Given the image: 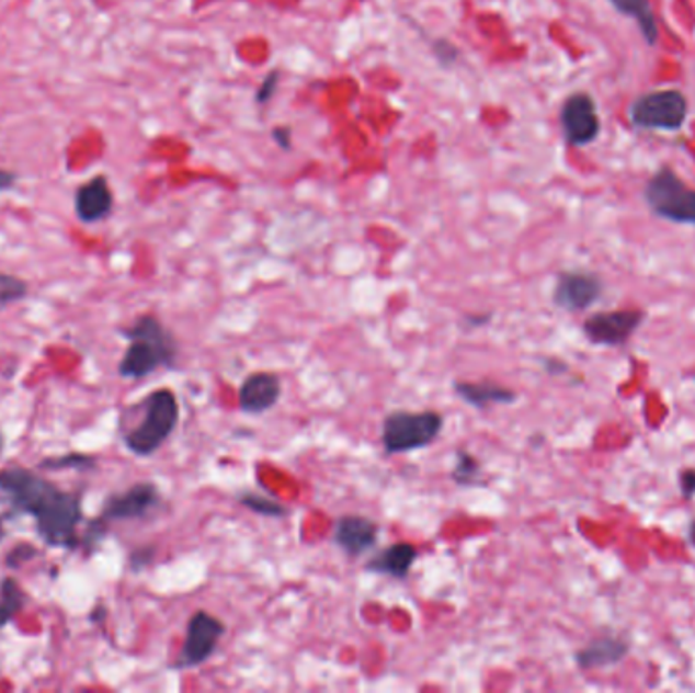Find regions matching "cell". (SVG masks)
<instances>
[{
	"label": "cell",
	"mask_w": 695,
	"mask_h": 693,
	"mask_svg": "<svg viewBox=\"0 0 695 693\" xmlns=\"http://www.w3.org/2000/svg\"><path fill=\"white\" fill-rule=\"evenodd\" d=\"M647 314L642 309H616L599 311L584 319V336L594 346H625L645 323Z\"/></svg>",
	"instance_id": "9"
},
{
	"label": "cell",
	"mask_w": 695,
	"mask_h": 693,
	"mask_svg": "<svg viewBox=\"0 0 695 693\" xmlns=\"http://www.w3.org/2000/svg\"><path fill=\"white\" fill-rule=\"evenodd\" d=\"M454 393L474 409L485 411L492 405H513L516 393L494 380H454Z\"/></svg>",
	"instance_id": "17"
},
{
	"label": "cell",
	"mask_w": 695,
	"mask_h": 693,
	"mask_svg": "<svg viewBox=\"0 0 695 693\" xmlns=\"http://www.w3.org/2000/svg\"><path fill=\"white\" fill-rule=\"evenodd\" d=\"M96 459L84 454H66L39 462V470H94Z\"/></svg>",
	"instance_id": "23"
},
{
	"label": "cell",
	"mask_w": 695,
	"mask_h": 693,
	"mask_svg": "<svg viewBox=\"0 0 695 693\" xmlns=\"http://www.w3.org/2000/svg\"><path fill=\"white\" fill-rule=\"evenodd\" d=\"M237 502L240 507L252 511V513L269 516V519H283V516H289V513H292V511H289L285 504H281L278 500L269 499V497L257 495V492H240L237 497Z\"/></svg>",
	"instance_id": "21"
},
{
	"label": "cell",
	"mask_w": 695,
	"mask_h": 693,
	"mask_svg": "<svg viewBox=\"0 0 695 693\" xmlns=\"http://www.w3.org/2000/svg\"><path fill=\"white\" fill-rule=\"evenodd\" d=\"M0 490L11 499L16 514L33 516L35 531L47 547L82 549L78 533L84 519L82 495L64 490L19 464L0 470Z\"/></svg>",
	"instance_id": "1"
},
{
	"label": "cell",
	"mask_w": 695,
	"mask_h": 693,
	"mask_svg": "<svg viewBox=\"0 0 695 693\" xmlns=\"http://www.w3.org/2000/svg\"><path fill=\"white\" fill-rule=\"evenodd\" d=\"M444 430V416L440 411H390L383 419L380 442L389 456L409 454L432 445Z\"/></svg>",
	"instance_id": "4"
},
{
	"label": "cell",
	"mask_w": 695,
	"mask_h": 693,
	"mask_svg": "<svg viewBox=\"0 0 695 693\" xmlns=\"http://www.w3.org/2000/svg\"><path fill=\"white\" fill-rule=\"evenodd\" d=\"M126 413L139 419H121V438L126 450L137 458L157 454L180 423V401L171 388H157Z\"/></svg>",
	"instance_id": "2"
},
{
	"label": "cell",
	"mask_w": 695,
	"mask_h": 693,
	"mask_svg": "<svg viewBox=\"0 0 695 693\" xmlns=\"http://www.w3.org/2000/svg\"><path fill=\"white\" fill-rule=\"evenodd\" d=\"M433 56L440 61L442 68H452L459 59V49L447 39H437L433 43Z\"/></svg>",
	"instance_id": "24"
},
{
	"label": "cell",
	"mask_w": 695,
	"mask_h": 693,
	"mask_svg": "<svg viewBox=\"0 0 695 693\" xmlns=\"http://www.w3.org/2000/svg\"><path fill=\"white\" fill-rule=\"evenodd\" d=\"M278 80H281V71L278 70H271L264 76L263 83H261V88L257 92V104L263 106V104L273 100L275 92H277Z\"/></svg>",
	"instance_id": "25"
},
{
	"label": "cell",
	"mask_w": 695,
	"mask_h": 693,
	"mask_svg": "<svg viewBox=\"0 0 695 693\" xmlns=\"http://www.w3.org/2000/svg\"><path fill=\"white\" fill-rule=\"evenodd\" d=\"M543 364H545V371L549 375H563V373L570 371V366L566 362L557 361V359H545Z\"/></svg>",
	"instance_id": "32"
},
{
	"label": "cell",
	"mask_w": 695,
	"mask_h": 693,
	"mask_svg": "<svg viewBox=\"0 0 695 693\" xmlns=\"http://www.w3.org/2000/svg\"><path fill=\"white\" fill-rule=\"evenodd\" d=\"M687 118V98L680 90H654L630 106V123L649 130H677Z\"/></svg>",
	"instance_id": "6"
},
{
	"label": "cell",
	"mask_w": 695,
	"mask_h": 693,
	"mask_svg": "<svg viewBox=\"0 0 695 693\" xmlns=\"http://www.w3.org/2000/svg\"><path fill=\"white\" fill-rule=\"evenodd\" d=\"M418 557V545H413L409 541H399V543H390L389 547L373 555L364 564V569L368 573H376V576H389L392 580H405V578H409Z\"/></svg>",
	"instance_id": "14"
},
{
	"label": "cell",
	"mask_w": 695,
	"mask_h": 693,
	"mask_svg": "<svg viewBox=\"0 0 695 693\" xmlns=\"http://www.w3.org/2000/svg\"><path fill=\"white\" fill-rule=\"evenodd\" d=\"M33 555H37V552L33 549V545H27V543H21L19 547H14L11 554L7 555V566L9 568H13V566H19L23 559H29V557H33Z\"/></svg>",
	"instance_id": "28"
},
{
	"label": "cell",
	"mask_w": 695,
	"mask_h": 693,
	"mask_svg": "<svg viewBox=\"0 0 695 693\" xmlns=\"http://www.w3.org/2000/svg\"><path fill=\"white\" fill-rule=\"evenodd\" d=\"M27 592L11 576L0 582V630L14 621V616L27 606Z\"/></svg>",
	"instance_id": "19"
},
{
	"label": "cell",
	"mask_w": 695,
	"mask_h": 693,
	"mask_svg": "<svg viewBox=\"0 0 695 693\" xmlns=\"http://www.w3.org/2000/svg\"><path fill=\"white\" fill-rule=\"evenodd\" d=\"M612 7L618 13L633 16L639 23L642 37L649 45H654L659 39V27H657V19H654L653 7L649 0H611Z\"/></svg>",
	"instance_id": "18"
},
{
	"label": "cell",
	"mask_w": 695,
	"mask_h": 693,
	"mask_svg": "<svg viewBox=\"0 0 695 693\" xmlns=\"http://www.w3.org/2000/svg\"><path fill=\"white\" fill-rule=\"evenodd\" d=\"M283 393L281 378L275 373H252L238 390V407L247 416H263L271 411Z\"/></svg>",
	"instance_id": "13"
},
{
	"label": "cell",
	"mask_w": 695,
	"mask_h": 693,
	"mask_svg": "<svg viewBox=\"0 0 695 693\" xmlns=\"http://www.w3.org/2000/svg\"><path fill=\"white\" fill-rule=\"evenodd\" d=\"M273 139L281 149H292V128H287V126L273 128Z\"/></svg>",
	"instance_id": "31"
},
{
	"label": "cell",
	"mask_w": 695,
	"mask_h": 693,
	"mask_svg": "<svg viewBox=\"0 0 695 693\" xmlns=\"http://www.w3.org/2000/svg\"><path fill=\"white\" fill-rule=\"evenodd\" d=\"M161 504H163V497L159 486L155 482H137L123 492L109 495L98 519L106 525L125 523V521H143L151 516Z\"/></svg>",
	"instance_id": "8"
},
{
	"label": "cell",
	"mask_w": 695,
	"mask_h": 693,
	"mask_svg": "<svg viewBox=\"0 0 695 693\" xmlns=\"http://www.w3.org/2000/svg\"><path fill=\"white\" fill-rule=\"evenodd\" d=\"M680 490L685 499L695 497V468H685L680 472Z\"/></svg>",
	"instance_id": "30"
},
{
	"label": "cell",
	"mask_w": 695,
	"mask_h": 693,
	"mask_svg": "<svg viewBox=\"0 0 695 693\" xmlns=\"http://www.w3.org/2000/svg\"><path fill=\"white\" fill-rule=\"evenodd\" d=\"M128 340L123 359L118 362V375L126 380H140L159 368H175L180 344L173 332L153 314H143L123 330Z\"/></svg>",
	"instance_id": "3"
},
{
	"label": "cell",
	"mask_w": 695,
	"mask_h": 693,
	"mask_svg": "<svg viewBox=\"0 0 695 693\" xmlns=\"http://www.w3.org/2000/svg\"><path fill=\"white\" fill-rule=\"evenodd\" d=\"M16 516H19V514L14 511L13 502L0 490V543L7 539V535H9L7 525L13 523Z\"/></svg>",
	"instance_id": "26"
},
{
	"label": "cell",
	"mask_w": 695,
	"mask_h": 693,
	"mask_svg": "<svg viewBox=\"0 0 695 693\" xmlns=\"http://www.w3.org/2000/svg\"><path fill=\"white\" fill-rule=\"evenodd\" d=\"M226 635V624L208 611H195L185 626V640L171 669L185 671L204 666Z\"/></svg>",
	"instance_id": "7"
},
{
	"label": "cell",
	"mask_w": 695,
	"mask_h": 693,
	"mask_svg": "<svg viewBox=\"0 0 695 693\" xmlns=\"http://www.w3.org/2000/svg\"><path fill=\"white\" fill-rule=\"evenodd\" d=\"M153 545L139 547V549H135V552L130 554V557H128V568L133 569V571H143V569L147 568V566H151V564H153Z\"/></svg>",
	"instance_id": "27"
},
{
	"label": "cell",
	"mask_w": 695,
	"mask_h": 693,
	"mask_svg": "<svg viewBox=\"0 0 695 693\" xmlns=\"http://www.w3.org/2000/svg\"><path fill=\"white\" fill-rule=\"evenodd\" d=\"M630 652L628 640L620 637H599L578 649L573 659L582 671L606 669L623 663Z\"/></svg>",
	"instance_id": "16"
},
{
	"label": "cell",
	"mask_w": 695,
	"mask_h": 693,
	"mask_svg": "<svg viewBox=\"0 0 695 693\" xmlns=\"http://www.w3.org/2000/svg\"><path fill=\"white\" fill-rule=\"evenodd\" d=\"M602 281L594 273L563 271L554 287V304L563 311H584L602 297Z\"/></svg>",
	"instance_id": "11"
},
{
	"label": "cell",
	"mask_w": 695,
	"mask_h": 693,
	"mask_svg": "<svg viewBox=\"0 0 695 693\" xmlns=\"http://www.w3.org/2000/svg\"><path fill=\"white\" fill-rule=\"evenodd\" d=\"M380 527L362 514H342L335 521L334 543L348 557H361L376 547Z\"/></svg>",
	"instance_id": "12"
},
{
	"label": "cell",
	"mask_w": 695,
	"mask_h": 693,
	"mask_svg": "<svg viewBox=\"0 0 695 693\" xmlns=\"http://www.w3.org/2000/svg\"><path fill=\"white\" fill-rule=\"evenodd\" d=\"M114 206V195L106 178L98 175L90 181H86L82 188H78L73 208L76 216L86 224L100 223L111 216Z\"/></svg>",
	"instance_id": "15"
},
{
	"label": "cell",
	"mask_w": 695,
	"mask_h": 693,
	"mask_svg": "<svg viewBox=\"0 0 695 693\" xmlns=\"http://www.w3.org/2000/svg\"><path fill=\"white\" fill-rule=\"evenodd\" d=\"M2 452H4V435H2V431H0V456H2Z\"/></svg>",
	"instance_id": "35"
},
{
	"label": "cell",
	"mask_w": 695,
	"mask_h": 693,
	"mask_svg": "<svg viewBox=\"0 0 695 693\" xmlns=\"http://www.w3.org/2000/svg\"><path fill=\"white\" fill-rule=\"evenodd\" d=\"M29 295V283L25 279L11 273H0V311L16 306Z\"/></svg>",
	"instance_id": "22"
},
{
	"label": "cell",
	"mask_w": 695,
	"mask_h": 693,
	"mask_svg": "<svg viewBox=\"0 0 695 693\" xmlns=\"http://www.w3.org/2000/svg\"><path fill=\"white\" fill-rule=\"evenodd\" d=\"M452 480L458 486L482 485V464L468 450L459 447L456 452V464L452 470Z\"/></svg>",
	"instance_id": "20"
},
{
	"label": "cell",
	"mask_w": 695,
	"mask_h": 693,
	"mask_svg": "<svg viewBox=\"0 0 695 693\" xmlns=\"http://www.w3.org/2000/svg\"><path fill=\"white\" fill-rule=\"evenodd\" d=\"M559 123L563 128V137L571 147H584L599 139L600 118L596 102L585 92L571 94L563 102L559 112Z\"/></svg>",
	"instance_id": "10"
},
{
	"label": "cell",
	"mask_w": 695,
	"mask_h": 693,
	"mask_svg": "<svg viewBox=\"0 0 695 693\" xmlns=\"http://www.w3.org/2000/svg\"><path fill=\"white\" fill-rule=\"evenodd\" d=\"M687 535H690V543L695 547V519L692 521V525H690V531H687Z\"/></svg>",
	"instance_id": "34"
},
{
	"label": "cell",
	"mask_w": 695,
	"mask_h": 693,
	"mask_svg": "<svg viewBox=\"0 0 695 693\" xmlns=\"http://www.w3.org/2000/svg\"><path fill=\"white\" fill-rule=\"evenodd\" d=\"M492 318H494L492 311H487V314H468V316L462 318V323H464L466 330H476V328H485V326H488V323L492 321Z\"/></svg>",
	"instance_id": "29"
},
{
	"label": "cell",
	"mask_w": 695,
	"mask_h": 693,
	"mask_svg": "<svg viewBox=\"0 0 695 693\" xmlns=\"http://www.w3.org/2000/svg\"><path fill=\"white\" fill-rule=\"evenodd\" d=\"M14 178L11 171H4V169H0V192H4V190H11L14 185Z\"/></svg>",
	"instance_id": "33"
},
{
	"label": "cell",
	"mask_w": 695,
	"mask_h": 693,
	"mask_svg": "<svg viewBox=\"0 0 695 693\" xmlns=\"http://www.w3.org/2000/svg\"><path fill=\"white\" fill-rule=\"evenodd\" d=\"M645 202L654 216L663 220L695 226V190L669 167L659 169L647 181Z\"/></svg>",
	"instance_id": "5"
}]
</instances>
